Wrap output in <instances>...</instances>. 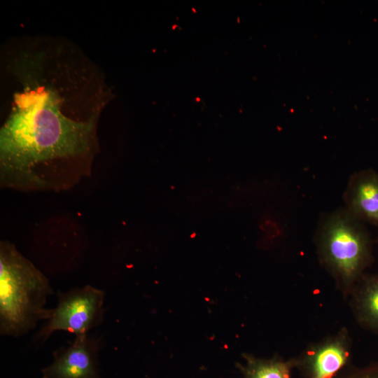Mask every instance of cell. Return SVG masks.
I'll use <instances>...</instances> for the list:
<instances>
[{
    "mask_svg": "<svg viewBox=\"0 0 378 378\" xmlns=\"http://www.w3.org/2000/svg\"><path fill=\"white\" fill-rule=\"evenodd\" d=\"M96 118L8 116L0 132L2 186L33 190L74 185L90 172L97 147Z\"/></svg>",
    "mask_w": 378,
    "mask_h": 378,
    "instance_id": "6da1fadb",
    "label": "cell"
},
{
    "mask_svg": "<svg viewBox=\"0 0 378 378\" xmlns=\"http://www.w3.org/2000/svg\"><path fill=\"white\" fill-rule=\"evenodd\" d=\"M47 277L8 241L0 244V332L19 337L48 320L53 293Z\"/></svg>",
    "mask_w": 378,
    "mask_h": 378,
    "instance_id": "7a4b0ae2",
    "label": "cell"
},
{
    "mask_svg": "<svg viewBox=\"0 0 378 378\" xmlns=\"http://www.w3.org/2000/svg\"><path fill=\"white\" fill-rule=\"evenodd\" d=\"M318 260L349 298L364 271L373 262L372 240L365 223L344 207L321 216L315 235Z\"/></svg>",
    "mask_w": 378,
    "mask_h": 378,
    "instance_id": "3957f363",
    "label": "cell"
},
{
    "mask_svg": "<svg viewBox=\"0 0 378 378\" xmlns=\"http://www.w3.org/2000/svg\"><path fill=\"white\" fill-rule=\"evenodd\" d=\"M105 293L90 285L66 292L58 290L57 304L36 336L45 342L55 331H66L76 336L87 335L99 326L105 315Z\"/></svg>",
    "mask_w": 378,
    "mask_h": 378,
    "instance_id": "277c9868",
    "label": "cell"
},
{
    "mask_svg": "<svg viewBox=\"0 0 378 378\" xmlns=\"http://www.w3.org/2000/svg\"><path fill=\"white\" fill-rule=\"evenodd\" d=\"M352 340L347 328L309 344L296 357L297 366L304 378H334L349 365Z\"/></svg>",
    "mask_w": 378,
    "mask_h": 378,
    "instance_id": "5b68a950",
    "label": "cell"
},
{
    "mask_svg": "<svg viewBox=\"0 0 378 378\" xmlns=\"http://www.w3.org/2000/svg\"><path fill=\"white\" fill-rule=\"evenodd\" d=\"M101 341L88 334L76 336L68 346L53 352L52 362L41 369L42 378H102Z\"/></svg>",
    "mask_w": 378,
    "mask_h": 378,
    "instance_id": "8992f818",
    "label": "cell"
},
{
    "mask_svg": "<svg viewBox=\"0 0 378 378\" xmlns=\"http://www.w3.org/2000/svg\"><path fill=\"white\" fill-rule=\"evenodd\" d=\"M344 209L363 223L378 225V172L368 169L354 173L343 194Z\"/></svg>",
    "mask_w": 378,
    "mask_h": 378,
    "instance_id": "52a82bcc",
    "label": "cell"
},
{
    "mask_svg": "<svg viewBox=\"0 0 378 378\" xmlns=\"http://www.w3.org/2000/svg\"><path fill=\"white\" fill-rule=\"evenodd\" d=\"M349 296L350 306L357 323L378 334V273L364 274Z\"/></svg>",
    "mask_w": 378,
    "mask_h": 378,
    "instance_id": "ba28073f",
    "label": "cell"
},
{
    "mask_svg": "<svg viewBox=\"0 0 378 378\" xmlns=\"http://www.w3.org/2000/svg\"><path fill=\"white\" fill-rule=\"evenodd\" d=\"M245 365H239L244 378H291L297 366L296 358L285 360L279 356L265 359L244 354Z\"/></svg>",
    "mask_w": 378,
    "mask_h": 378,
    "instance_id": "9c48e42d",
    "label": "cell"
},
{
    "mask_svg": "<svg viewBox=\"0 0 378 378\" xmlns=\"http://www.w3.org/2000/svg\"><path fill=\"white\" fill-rule=\"evenodd\" d=\"M334 378H378V361L364 367L348 365Z\"/></svg>",
    "mask_w": 378,
    "mask_h": 378,
    "instance_id": "30bf717a",
    "label": "cell"
},
{
    "mask_svg": "<svg viewBox=\"0 0 378 378\" xmlns=\"http://www.w3.org/2000/svg\"><path fill=\"white\" fill-rule=\"evenodd\" d=\"M377 241H378V239H377Z\"/></svg>",
    "mask_w": 378,
    "mask_h": 378,
    "instance_id": "8fae6325",
    "label": "cell"
}]
</instances>
